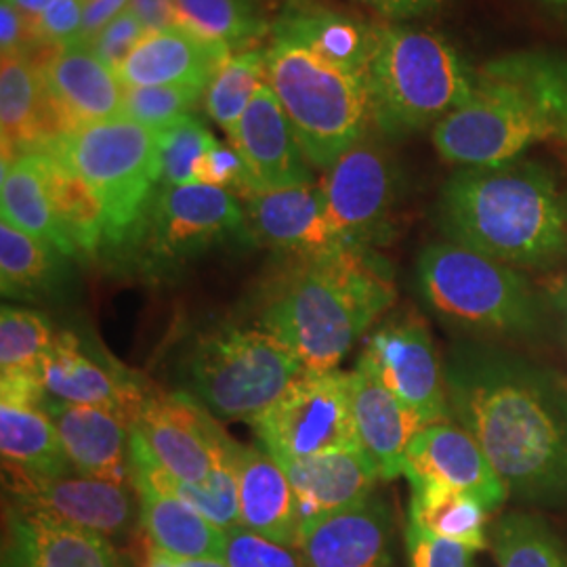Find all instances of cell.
I'll return each instance as SVG.
<instances>
[{
  "mask_svg": "<svg viewBox=\"0 0 567 567\" xmlns=\"http://www.w3.org/2000/svg\"><path fill=\"white\" fill-rule=\"evenodd\" d=\"M475 76L444 39L381 23L364 74L372 122L391 137L435 126L471 97Z\"/></svg>",
  "mask_w": 567,
  "mask_h": 567,
  "instance_id": "cell-5",
  "label": "cell"
},
{
  "mask_svg": "<svg viewBox=\"0 0 567 567\" xmlns=\"http://www.w3.org/2000/svg\"><path fill=\"white\" fill-rule=\"evenodd\" d=\"M250 238L248 217L231 192L203 183H161L116 250L143 278L164 280L210 250Z\"/></svg>",
  "mask_w": 567,
  "mask_h": 567,
  "instance_id": "cell-7",
  "label": "cell"
},
{
  "mask_svg": "<svg viewBox=\"0 0 567 567\" xmlns=\"http://www.w3.org/2000/svg\"><path fill=\"white\" fill-rule=\"evenodd\" d=\"M440 225L450 243L511 267L567 259V189L543 164L466 166L447 179Z\"/></svg>",
  "mask_w": 567,
  "mask_h": 567,
  "instance_id": "cell-2",
  "label": "cell"
},
{
  "mask_svg": "<svg viewBox=\"0 0 567 567\" xmlns=\"http://www.w3.org/2000/svg\"><path fill=\"white\" fill-rule=\"evenodd\" d=\"M395 299L391 276L368 248L347 246L307 259L284 278L264 313V330L286 344L305 372L337 370Z\"/></svg>",
  "mask_w": 567,
  "mask_h": 567,
  "instance_id": "cell-4",
  "label": "cell"
},
{
  "mask_svg": "<svg viewBox=\"0 0 567 567\" xmlns=\"http://www.w3.org/2000/svg\"><path fill=\"white\" fill-rule=\"evenodd\" d=\"M224 42L204 39L182 23L147 32L116 70L124 89L133 86H203L208 89L225 61Z\"/></svg>",
  "mask_w": 567,
  "mask_h": 567,
  "instance_id": "cell-21",
  "label": "cell"
},
{
  "mask_svg": "<svg viewBox=\"0 0 567 567\" xmlns=\"http://www.w3.org/2000/svg\"><path fill=\"white\" fill-rule=\"evenodd\" d=\"M224 559L229 567H303L297 548L284 547L244 527L225 532Z\"/></svg>",
  "mask_w": 567,
  "mask_h": 567,
  "instance_id": "cell-42",
  "label": "cell"
},
{
  "mask_svg": "<svg viewBox=\"0 0 567 567\" xmlns=\"http://www.w3.org/2000/svg\"><path fill=\"white\" fill-rule=\"evenodd\" d=\"M2 219L58 248L63 257H76L79 250L63 231L49 196L41 152L21 154L2 161L0 173Z\"/></svg>",
  "mask_w": 567,
  "mask_h": 567,
  "instance_id": "cell-30",
  "label": "cell"
},
{
  "mask_svg": "<svg viewBox=\"0 0 567 567\" xmlns=\"http://www.w3.org/2000/svg\"><path fill=\"white\" fill-rule=\"evenodd\" d=\"M28 20L37 21L53 0H11Z\"/></svg>",
  "mask_w": 567,
  "mask_h": 567,
  "instance_id": "cell-51",
  "label": "cell"
},
{
  "mask_svg": "<svg viewBox=\"0 0 567 567\" xmlns=\"http://www.w3.org/2000/svg\"><path fill=\"white\" fill-rule=\"evenodd\" d=\"M2 161L47 152L70 133L51 100L41 70L25 55H7L0 68Z\"/></svg>",
  "mask_w": 567,
  "mask_h": 567,
  "instance_id": "cell-26",
  "label": "cell"
},
{
  "mask_svg": "<svg viewBox=\"0 0 567 567\" xmlns=\"http://www.w3.org/2000/svg\"><path fill=\"white\" fill-rule=\"evenodd\" d=\"M2 567H121V561L107 538L95 532L11 507Z\"/></svg>",
  "mask_w": 567,
  "mask_h": 567,
  "instance_id": "cell-27",
  "label": "cell"
},
{
  "mask_svg": "<svg viewBox=\"0 0 567 567\" xmlns=\"http://www.w3.org/2000/svg\"><path fill=\"white\" fill-rule=\"evenodd\" d=\"M131 7V0H89L82 20L81 41L91 44V41L102 32L112 20H116L124 9Z\"/></svg>",
  "mask_w": 567,
  "mask_h": 567,
  "instance_id": "cell-48",
  "label": "cell"
},
{
  "mask_svg": "<svg viewBox=\"0 0 567 567\" xmlns=\"http://www.w3.org/2000/svg\"><path fill=\"white\" fill-rule=\"evenodd\" d=\"M265 81L282 103L311 166L330 168L364 140L372 110L362 76L326 63L297 42L271 37Z\"/></svg>",
  "mask_w": 567,
  "mask_h": 567,
  "instance_id": "cell-6",
  "label": "cell"
},
{
  "mask_svg": "<svg viewBox=\"0 0 567 567\" xmlns=\"http://www.w3.org/2000/svg\"><path fill=\"white\" fill-rule=\"evenodd\" d=\"M133 435L166 473L189 484L234 465L238 447L189 393H150Z\"/></svg>",
  "mask_w": 567,
  "mask_h": 567,
  "instance_id": "cell-12",
  "label": "cell"
},
{
  "mask_svg": "<svg viewBox=\"0 0 567 567\" xmlns=\"http://www.w3.org/2000/svg\"><path fill=\"white\" fill-rule=\"evenodd\" d=\"M145 567H179V559L164 553L163 548L152 547L147 553V561Z\"/></svg>",
  "mask_w": 567,
  "mask_h": 567,
  "instance_id": "cell-52",
  "label": "cell"
},
{
  "mask_svg": "<svg viewBox=\"0 0 567 567\" xmlns=\"http://www.w3.org/2000/svg\"><path fill=\"white\" fill-rule=\"evenodd\" d=\"M498 567H567V555L559 540L538 519L507 515L492 534Z\"/></svg>",
  "mask_w": 567,
  "mask_h": 567,
  "instance_id": "cell-39",
  "label": "cell"
},
{
  "mask_svg": "<svg viewBox=\"0 0 567 567\" xmlns=\"http://www.w3.org/2000/svg\"><path fill=\"white\" fill-rule=\"evenodd\" d=\"M297 498L301 527L326 515L355 507L372 496L381 471L362 447H344L309 458H276Z\"/></svg>",
  "mask_w": 567,
  "mask_h": 567,
  "instance_id": "cell-25",
  "label": "cell"
},
{
  "mask_svg": "<svg viewBox=\"0 0 567 567\" xmlns=\"http://www.w3.org/2000/svg\"><path fill=\"white\" fill-rule=\"evenodd\" d=\"M416 282L425 303L450 324L484 332H529L538 324V301L526 278L461 244H429Z\"/></svg>",
  "mask_w": 567,
  "mask_h": 567,
  "instance_id": "cell-9",
  "label": "cell"
},
{
  "mask_svg": "<svg viewBox=\"0 0 567 567\" xmlns=\"http://www.w3.org/2000/svg\"><path fill=\"white\" fill-rule=\"evenodd\" d=\"M227 137L243 156L255 192L311 183L301 143L267 82L255 89L243 118Z\"/></svg>",
  "mask_w": 567,
  "mask_h": 567,
  "instance_id": "cell-17",
  "label": "cell"
},
{
  "mask_svg": "<svg viewBox=\"0 0 567 567\" xmlns=\"http://www.w3.org/2000/svg\"><path fill=\"white\" fill-rule=\"evenodd\" d=\"M567 145V55L515 51L487 61L471 97L433 126L446 163L496 166L536 143Z\"/></svg>",
  "mask_w": 567,
  "mask_h": 567,
  "instance_id": "cell-3",
  "label": "cell"
},
{
  "mask_svg": "<svg viewBox=\"0 0 567 567\" xmlns=\"http://www.w3.org/2000/svg\"><path fill=\"white\" fill-rule=\"evenodd\" d=\"M175 7L182 25L229 51H250L271 34L259 0H175Z\"/></svg>",
  "mask_w": 567,
  "mask_h": 567,
  "instance_id": "cell-36",
  "label": "cell"
},
{
  "mask_svg": "<svg viewBox=\"0 0 567 567\" xmlns=\"http://www.w3.org/2000/svg\"><path fill=\"white\" fill-rule=\"evenodd\" d=\"M305 368L274 334L224 326L192 347L185 364L192 395L215 416L252 423Z\"/></svg>",
  "mask_w": 567,
  "mask_h": 567,
  "instance_id": "cell-8",
  "label": "cell"
},
{
  "mask_svg": "<svg viewBox=\"0 0 567 567\" xmlns=\"http://www.w3.org/2000/svg\"><path fill=\"white\" fill-rule=\"evenodd\" d=\"M246 217L261 243L303 261L328 257L349 246L330 224L324 192L313 183L250 194Z\"/></svg>",
  "mask_w": 567,
  "mask_h": 567,
  "instance_id": "cell-19",
  "label": "cell"
},
{
  "mask_svg": "<svg viewBox=\"0 0 567 567\" xmlns=\"http://www.w3.org/2000/svg\"><path fill=\"white\" fill-rule=\"evenodd\" d=\"M51 152L97 194L105 215V246L116 250L161 185L158 133L121 116L70 131Z\"/></svg>",
  "mask_w": 567,
  "mask_h": 567,
  "instance_id": "cell-10",
  "label": "cell"
},
{
  "mask_svg": "<svg viewBox=\"0 0 567 567\" xmlns=\"http://www.w3.org/2000/svg\"><path fill=\"white\" fill-rule=\"evenodd\" d=\"M204 93L203 86H133L124 91L122 116L161 131L187 116Z\"/></svg>",
  "mask_w": 567,
  "mask_h": 567,
  "instance_id": "cell-41",
  "label": "cell"
},
{
  "mask_svg": "<svg viewBox=\"0 0 567 567\" xmlns=\"http://www.w3.org/2000/svg\"><path fill=\"white\" fill-rule=\"evenodd\" d=\"M196 183L219 187V189H234L248 198L255 194V185L250 182L248 168L243 156L234 145H224L215 142L204 152L198 168H196Z\"/></svg>",
  "mask_w": 567,
  "mask_h": 567,
  "instance_id": "cell-43",
  "label": "cell"
},
{
  "mask_svg": "<svg viewBox=\"0 0 567 567\" xmlns=\"http://www.w3.org/2000/svg\"><path fill=\"white\" fill-rule=\"evenodd\" d=\"M179 567H229L225 559H179Z\"/></svg>",
  "mask_w": 567,
  "mask_h": 567,
  "instance_id": "cell-53",
  "label": "cell"
},
{
  "mask_svg": "<svg viewBox=\"0 0 567 567\" xmlns=\"http://www.w3.org/2000/svg\"><path fill=\"white\" fill-rule=\"evenodd\" d=\"M271 37L297 42L326 63L364 79L377 42V25L328 0H284Z\"/></svg>",
  "mask_w": 567,
  "mask_h": 567,
  "instance_id": "cell-23",
  "label": "cell"
},
{
  "mask_svg": "<svg viewBox=\"0 0 567 567\" xmlns=\"http://www.w3.org/2000/svg\"><path fill=\"white\" fill-rule=\"evenodd\" d=\"M395 168L370 140L355 143L328 168L322 192L326 213L349 246L379 243L395 204Z\"/></svg>",
  "mask_w": 567,
  "mask_h": 567,
  "instance_id": "cell-14",
  "label": "cell"
},
{
  "mask_svg": "<svg viewBox=\"0 0 567 567\" xmlns=\"http://www.w3.org/2000/svg\"><path fill=\"white\" fill-rule=\"evenodd\" d=\"M53 341L55 332L42 313L4 305L0 311V377H41L44 355Z\"/></svg>",
  "mask_w": 567,
  "mask_h": 567,
  "instance_id": "cell-37",
  "label": "cell"
},
{
  "mask_svg": "<svg viewBox=\"0 0 567 567\" xmlns=\"http://www.w3.org/2000/svg\"><path fill=\"white\" fill-rule=\"evenodd\" d=\"M370 11L391 21L412 20L426 13H433L442 7L444 0H358Z\"/></svg>",
  "mask_w": 567,
  "mask_h": 567,
  "instance_id": "cell-49",
  "label": "cell"
},
{
  "mask_svg": "<svg viewBox=\"0 0 567 567\" xmlns=\"http://www.w3.org/2000/svg\"><path fill=\"white\" fill-rule=\"evenodd\" d=\"M410 522L429 534L461 543L473 550L489 547L487 511L475 496L435 482L410 484Z\"/></svg>",
  "mask_w": 567,
  "mask_h": 567,
  "instance_id": "cell-33",
  "label": "cell"
},
{
  "mask_svg": "<svg viewBox=\"0 0 567 567\" xmlns=\"http://www.w3.org/2000/svg\"><path fill=\"white\" fill-rule=\"evenodd\" d=\"M547 4H557V7H567V0H543Z\"/></svg>",
  "mask_w": 567,
  "mask_h": 567,
  "instance_id": "cell-55",
  "label": "cell"
},
{
  "mask_svg": "<svg viewBox=\"0 0 567 567\" xmlns=\"http://www.w3.org/2000/svg\"><path fill=\"white\" fill-rule=\"evenodd\" d=\"M158 133V163L163 185L196 183V168L204 152L217 142L203 121L187 114Z\"/></svg>",
  "mask_w": 567,
  "mask_h": 567,
  "instance_id": "cell-40",
  "label": "cell"
},
{
  "mask_svg": "<svg viewBox=\"0 0 567 567\" xmlns=\"http://www.w3.org/2000/svg\"><path fill=\"white\" fill-rule=\"evenodd\" d=\"M147 34L142 20L128 7L116 20L110 21L102 32L91 41V49L100 55V60L110 65L114 72L121 68L124 60L133 53V49Z\"/></svg>",
  "mask_w": 567,
  "mask_h": 567,
  "instance_id": "cell-45",
  "label": "cell"
},
{
  "mask_svg": "<svg viewBox=\"0 0 567 567\" xmlns=\"http://www.w3.org/2000/svg\"><path fill=\"white\" fill-rule=\"evenodd\" d=\"M140 517L154 547L177 559H224L225 529L210 524L196 508L152 487L135 486Z\"/></svg>",
  "mask_w": 567,
  "mask_h": 567,
  "instance_id": "cell-32",
  "label": "cell"
},
{
  "mask_svg": "<svg viewBox=\"0 0 567 567\" xmlns=\"http://www.w3.org/2000/svg\"><path fill=\"white\" fill-rule=\"evenodd\" d=\"M131 9L142 20L147 32L179 23L175 0H131Z\"/></svg>",
  "mask_w": 567,
  "mask_h": 567,
  "instance_id": "cell-50",
  "label": "cell"
},
{
  "mask_svg": "<svg viewBox=\"0 0 567 567\" xmlns=\"http://www.w3.org/2000/svg\"><path fill=\"white\" fill-rule=\"evenodd\" d=\"M61 255L51 244L21 231L9 221L0 224V288L9 299L34 301L51 292L61 274Z\"/></svg>",
  "mask_w": 567,
  "mask_h": 567,
  "instance_id": "cell-35",
  "label": "cell"
},
{
  "mask_svg": "<svg viewBox=\"0 0 567 567\" xmlns=\"http://www.w3.org/2000/svg\"><path fill=\"white\" fill-rule=\"evenodd\" d=\"M238 480L240 527L284 547L299 543V508L295 489L282 465L259 447L240 446L234 452Z\"/></svg>",
  "mask_w": 567,
  "mask_h": 567,
  "instance_id": "cell-29",
  "label": "cell"
},
{
  "mask_svg": "<svg viewBox=\"0 0 567 567\" xmlns=\"http://www.w3.org/2000/svg\"><path fill=\"white\" fill-rule=\"evenodd\" d=\"M405 553L410 567H473L475 550L408 524Z\"/></svg>",
  "mask_w": 567,
  "mask_h": 567,
  "instance_id": "cell-44",
  "label": "cell"
},
{
  "mask_svg": "<svg viewBox=\"0 0 567 567\" xmlns=\"http://www.w3.org/2000/svg\"><path fill=\"white\" fill-rule=\"evenodd\" d=\"M86 2L89 0H53L41 18L34 21L39 42L65 47L81 41Z\"/></svg>",
  "mask_w": 567,
  "mask_h": 567,
  "instance_id": "cell-46",
  "label": "cell"
},
{
  "mask_svg": "<svg viewBox=\"0 0 567 567\" xmlns=\"http://www.w3.org/2000/svg\"><path fill=\"white\" fill-rule=\"evenodd\" d=\"M452 416L484 450L508 489L567 487V402L547 379L494 358H468L446 374Z\"/></svg>",
  "mask_w": 567,
  "mask_h": 567,
  "instance_id": "cell-1",
  "label": "cell"
},
{
  "mask_svg": "<svg viewBox=\"0 0 567 567\" xmlns=\"http://www.w3.org/2000/svg\"><path fill=\"white\" fill-rule=\"evenodd\" d=\"M559 301H561V305H564V309H566L567 316V280L564 282V286H561V292H559Z\"/></svg>",
  "mask_w": 567,
  "mask_h": 567,
  "instance_id": "cell-54",
  "label": "cell"
},
{
  "mask_svg": "<svg viewBox=\"0 0 567 567\" xmlns=\"http://www.w3.org/2000/svg\"><path fill=\"white\" fill-rule=\"evenodd\" d=\"M410 484L435 482L475 496L496 511L505 503L508 487L498 477L473 435L454 423H437L419 431L404 458Z\"/></svg>",
  "mask_w": 567,
  "mask_h": 567,
  "instance_id": "cell-18",
  "label": "cell"
},
{
  "mask_svg": "<svg viewBox=\"0 0 567 567\" xmlns=\"http://www.w3.org/2000/svg\"><path fill=\"white\" fill-rule=\"evenodd\" d=\"M4 486L13 498V508L95 532L107 540L124 534L133 522V498L126 487L81 473L30 477L4 468Z\"/></svg>",
  "mask_w": 567,
  "mask_h": 567,
  "instance_id": "cell-16",
  "label": "cell"
},
{
  "mask_svg": "<svg viewBox=\"0 0 567 567\" xmlns=\"http://www.w3.org/2000/svg\"><path fill=\"white\" fill-rule=\"evenodd\" d=\"M303 567H391V519L374 494L299 532Z\"/></svg>",
  "mask_w": 567,
  "mask_h": 567,
  "instance_id": "cell-20",
  "label": "cell"
},
{
  "mask_svg": "<svg viewBox=\"0 0 567 567\" xmlns=\"http://www.w3.org/2000/svg\"><path fill=\"white\" fill-rule=\"evenodd\" d=\"M250 425L274 458H309L360 447L351 410V377L339 370L303 372Z\"/></svg>",
  "mask_w": 567,
  "mask_h": 567,
  "instance_id": "cell-11",
  "label": "cell"
},
{
  "mask_svg": "<svg viewBox=\"0 0 567 567\" xmlns=\"http://www.w3.org/2000/svg\"><path fill=\"white\" fill-rule=\"evenodd\" d=\"M360 364L416 410L426 425L452 423L446 377L431 332L416 313L393 318L372 332Z\"/></svg>",
  "mask_w": 567,
  "mask_h": 567,
  "instance_id": "cell-13",
  "label": "cell"
},
{
  "mask_svg": "<svg viewBox=\"0 0 567 567\" xmlns=\"http://www.w3.org/2000/svg\"><path fill=\"white\" fill-rule=\"evenodd\" d=\"M265 74V51H240L231 55L219 68L215 79L206 89V112L224 128L227 135L234 133L244 116L255 89L261 84Z\"/></svg>",
  "mask_w": 567,
  "mask_h": 567,
  "instance_id": "cell-38",
  "label": "cell"
},
{
  "mask_svg": "<svg viewBox=\"0 0 567 567\" xmlns=\"http://www.w3.org/2000/svg\"><path fill=\"white\" fill-rule=\"evenodd\" d=\"M351 377V410L358 446L381 471L383 480L404 475V458L412 440L426 425L416 410L393 395L364 364Z\"/></svg>",
  "mask_w": 567,
  "mask_h": 567,
  "instance_id": "cell-28",
  "label": "cell"
},
{
  "mask_svg": "<svg viewBox=\"0 0 567 567\" xmlns=\"http://www.w3.org/2000/svg\"><path fill=\"white\" fill-rule=\"evenodd\" d=\"M42 410L58 426L68 458L76 473L121 486L133 482V426L100 408L61 402L51 395L44 398Z\"/></svg>",
  "mask_w": 567,
  "mask_h": 567,
  "instance_id": "cell-24",
  "label": "cell"
},
{
  "mask_svg": "<svg viewBox=\"0 0 567 567\" xmlns=\"http://www.w3.org/2000/svg\"><path fill=\"white\" fill-rule=\"evenodd\" d=\"M0 452L4 468L30 477H61L74 471L60 431L42 405L0 402Z\"/></svg>",
  "mask_w": 567,
  "mask_h": 567,
  "instance_id": "cell-31",
  "label": "cell"
},
{
  "mask_svg": "<svg viewBox=\"0 0 567 567\" xmlns=\"http://www.w3.org/2000/svg\"><path fill=\"white\" fill-rule=\"evenodd\" d=\"M39 42L34 21L28 20L11 0L0 2V49L2 58L23 55Z\"/></svg>",
  "mask_w": 567,
  "mask_h": 567,
  "instance_id": "cell-47",
  "label": "cell"
},
{
  "mask_svg": "<svg viewBox=\"0 0 567 567\" xmlns=\"http://www.w3.org/2000/svg\"><path fill=\"white\" fill-rule=\"evenodd\" d=\"M41 381L47 395L70 404L100 408L135 426L150 391L110 355H95L72 332L55 334L44 355Z\"/></svg>",
  "mask_w": 567,
  "mask_h": 567,
  "instance_id": "cell-15",
  "label": "cell"
},
{
  "mask_svg": "<svg viewBox=\"0 0 567 567\" xmlns=\"http://www.w3.org/2000/svg\"><path fill=\"white\" fill-rule=\"evenodd\" d=\"M49 196L63 231L79 255H95L105 246V215L93 187L51 150L41 152Z\"/></svg>",
  "mask_w": 567,
  "mask_h": 567,
  "instance_id": "cell-34",
  "label": "cell"
},
{
  "mask_svg": "<svg viewBox=\"0 0 567 567\" xmlns=\"http://www.w3.org/2000/svg\"><path fill=\"white\" fill-rule=\"evenodd\" d=\"M42 81L70 131L95 122L121 118L124 86L84 42L60 47L39 65Z\"/></svg>",
  "mask_w": 567,
  "mask_h": 567,
  "instance_id": "cell-22",
  "label": "cell"
}]
</instances>
